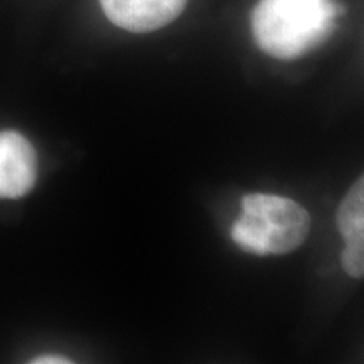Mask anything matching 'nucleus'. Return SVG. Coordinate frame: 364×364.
I'll use <instances>...</instances> for the list:
<instances>
[{"label": "nucleus", "instance_id": "obj_2", "mask_svg": "<svg viewBox=\"0 0 364 364\" xmlns=\"http://www.w3.org/2000/svg\"><path fill=\"white\" fill-rule=\"evenodd\" d=\"M309 230L311 216L292 199L247 194L241 201V216L231 228V238L247 253L285 255L306 241Z\"/></svg>", "mask_w": 364, "mask_h": 364}, {"label": "nucleus", "instance_id": "obj_7", "mask_svg": "<svg viewBox=\"0 0 364 364\" xmlns=\"http://www.w3.org/2000/svg\"><path fill=\"white\" fill-rule=\"evenodd\" d=\"M33 364H70L71 359L65 356H56V354H48V356H39L31 361Z\"/></svg>", "mask_w": 364, "mask_h": 364}, {"label": "nucleus", "instance_id": "obj_5", "mask_svg": "<svg viewBox=\"0 0 364 364\" xmlns=\"http://www.w3.org/2000/svg\"><path fill=\"white\" fill-rule=\"evenodd\" d=\"M338 230L346 247L364 248V181L363 177L354 182L349 193L339 204Z\"/></svg>", "mask_w": 364, "mask_h": 364}, {"label": "nucleus", "instance_id": "obj_1", "mask_svg": "<svg viewBox=\"0 0 364 364\" xmlns=\"http://www.w3.org/2000/svg\"><path fill=\"white\" fill-rule=\"evenodd\" d=\"M339 12L334 0H260L252 14L253 39L268 56L292 61L329 39Z\"/></svg>", "mask_w": 364, "mask_h": 364}, {"label": "nucleus", "instance_id": "obj_6", "mask_svg": "<svg viewBox=\"0 0 364 364\" xmlns=\"http://www.w3.org/2000/svg\"><path fill=\"white\" fill-rule=\"evenodd\" d=\"M343 268L353 279H361L364 273V248L344 247Z\"/></svg>", "mask_w": 364, "mask_h": 364}, {"label": "nucleus", "instance_id": "obj_3", "mask_svg": "<svg viewBox=\"0 0 364 364\" xmlns=\"http://www.w3.org/2000/svg\"><path fill=\"white\" fill-rule=\"evenodd\" d=\"M38 181L33 144L16 130L0 132V199L24 198Z\"/></svg>", "mask_w": 364, "mask_h": 364}, {"label": "nucleus", "instance_id": "obj_4", "mask_svg": "<svg viewBox=\"0 0 364 364\" xmlns=\"http://www.w3.org/2000/svg\"><path fill=\"white\" fill-rule=\"evenodd\" d=\"M112 24L129 33H152L174 22L188 0H100Z\"/></svg>", "mask_w": 364, "mask_h": 364}]
</instances>
